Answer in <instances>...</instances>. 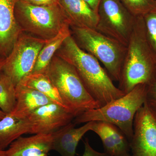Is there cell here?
I'll use <instances>...</instances> for the list:
<instances>
[{"mask_svg":"<svg viewBox=\"0 0 156 156\" xmlns=\"http://www.w3.org/2000/svg\"><path fill=\"white\" fill-rule=\"evenodd\" d=\"M71 35L70 26L69 24H66L56 36L47 40L45 45L40 51L31 74L46 73L53 56L65 40Z\"/></svg>","mask_w":156,"mask_h":156,"instance_id":"obj_18","label":"cell"},{"mask_svg":"<svg viewBox=\"0 0 156 156\" xmlns=\"http://www.w3.org/2000/svg\"><path fill=\"white\" fill-rule=\"evenodd\" d=\"M144 16L148 34L152 46L156 51V10L151 11Z\"/></svg>","mask_w":156,"mask_h":156,"instance_id":"obj_22","label":"cell"},{"mask_svg":"<svg viewBox=\"0 0 156 156\" xmlns=\"http://www.w3.org/2000/svg\"><path fill=\"white\" fill-rule=\"evenodd\" d=\"M85 151L82 156H110L106 153H100L92 148L89 143L88 138H86L84 141Z\"/></svg>","mask_w":156,"mask_h":156,"instance_id":"obj_23","label":"cell"},{"mask_svg":"<svg viewBox=\"0 0 156 156\" xmlns=\"http://www.w3.org/2000/svg\"><path fill=\"white\" fill-rule=\"evenodd\" d=\"M6 58H1L0 57V73L2 71L3 66L5 64Z\"/></svg>","mask_w":156,"mask_h":156,"instance_id":"obj_27","label":"cell"},{"mask_svg":"<svg viewBox=\"0 0 156 156\" xmlns=\"http://www.w3.org/2000/svg\"><path fill=\"white\" fill-rule=\"evenodd\" d=\"M93 122H89L76 128V124L71 122L58 129L52 134V150L61 156H76L78 144L87 132L92 130Z\"/></svg>","mask_w":156,"mask_h":156,"instance_id":"obj_13","label":"cell"},{"mask_svg":"<svg viewBox=\"0 0 156 156\" xmlns=\"http://www.w3.org/2000/svg\"><path fill=\"white\" fill-rule=\"evenodd\" d=\"M135 18H141L151 11L156 10L154 0H120Z\"/></svg>","mask_w":156,"mask_h":156,"instance_id":"obj_21","label":"cell"},{"mask_svg":"<svg viewBox=\"0 0 156 156\" xmlns=\"http://www.w3.org/2000/svg\"><path fill=\"white\" fill-rule=\"evenodd\" d=\"M16 104V86L5 74L0 73V110L6 115L11 114Z\"/></svg>","mask_w":156,"mask_h":156,"instance_id":"obj_20","label":"cell"},{"mask_svg":"<svg viewBox=\"0 0 156 156\" xmlns=\"http://www.w3.org/2000/svg\"><path fill=\"white\" fill-rule=\"evenodd\" d=\"M88 4L89 7L96 13L98 14V9L99 5L102 0H83Z\"/></svg>","mask_w":156,"mask_h":156,"instance_id":"obj_25","label":"cell"},{"mask_svg":"<svg viewBox=\"0 0 156 156\" xmlns=\"http://www.w3.org/2000/svg\"><path fill=\"white\" fill-rule=\"evenodd\" d=\"M55 55L76 69L87 90L100 107L125 95L115 86L99 62L81 49L71 35L65 40Z\"/></svg>","mask_w":156,"mask_h":156,"instance_id":"obj_1","label":"cell"},{"mask_svg":"<svg viewBox=\"0 0 156 156\" xmlns=\"http://www.w3.org/2000/svg\"><path fill=\"white\" fill-rule=\"evenodd\" d=\"M46 41L23 32L20 35L6 57L2 71L11 78L16 87L31 73Z\"/></svg>","mask_w":156,"mask_h":156,"instance_id":"obj_7","label":"cell"},{"mask_svg":"<svg viewBox=\"0 0 156 156\" xmlns=\"http://www.w3.org/2000/svg\"><path fill=\"white\" fill-rule=\"evenodd\" d=\"M19 83L35 89L49 98L53 102L66 108L58 90L50 80L47 74H30L23 78Z\"/></svg>","mask_w":156,"mask_h":156,"instance_id":"obj_19","label":"cell"},{"mask_svg":"<svg viewBox=\"0 0 156 156\" xmlns=\"http://www.w3.org/2000/svg\"><path fill=\"white\" fill-rule=\"evenodd\" d=\"M116 156H131L129 154V152L121 154L119 155Z\"/></svg>","mask_w":156,"mask_h":156,"instance_id":"obj_29","label":"cell"},{"mask_svg":"<svg viewBox=\"0 0 156 156\" xmlns=\"http://www.w3.org/2000/svg\"><path fill=\"white\" fill-rule=\"evenodd\" d=\"M155 2H156V0H155Z\"/></svg>","mask_w":156,"mask_h":156,"instance_id":"obj_31","label":"cell"},{"mask_svg":"<svg viewBox=\"0 0 156 156\" xmlns=\"http://www.w3.org/2000/svg\"><path fill=\"white\" fill-rule=\"evenodd\" d=\"M154 89H152V94H153V98H154L155 101H151L150 102V103H147V102H146L147 103V105H150V106H151V105H153L154 104H156V83L155 85H154Z\"/></svg>","mask_w":156,"mask_h":156,"instance_id":"obj_26","label":"cell"},{"mask_svg":"<svg viewBox=\"0 0 156 156\" xmlns=\"http://www.w3.org/2000/svg\"><path fill=\"white\" fill-rule=\"evenodd\" d=\"M70 27L96 29L99 16L83 0H58Z\"/></svg>","mask_w":156,"mask_h":156,"instance_id":"obj_15","label":"cell"},{"mask_svg":"<svg viewBox=\"0 0 156 156\" xmlns=\"http://www.w3.org/2000/svg\"><path fill=\"white\" fill-rule=\"evenodd\" d=\"M31 124L30 134H52L71 122L73 115L63 107L51 103L39 108L27 117Z\"/></svg>","mask_w":156,"mask_h":156,"instance_id":"obj_10","label":"cell"},{"mask_svg":"<svg viewBox=\"0 0 156 156\" xmlns=\"http://www.w3.org/2000/svg\"><path fill=\"white\" fill-rule=\"evenodd\" d=\"M31 124L27 117L6 115L0 120V150L5 151L13 141L24 134H30Z\"/></svg>","mask_w":156,"mask_h":156,"instance_id":"obj_17","label":"cell"},{"mask_svg":"<svg viewBox=\"0 0 156 156\" xmlns=\"http://www.w3.org/2000/svg\"><path fill=\"white\" fill-rule=\"evenodd\" d=\"M0 156H5V151L0 150Z\"/></svg>","mask_w":156,"mask_h":156,"instance_id":"obj_30","label":"cell"},{"mask_svg":"<svg viewBox=\"0 0 156 156\" xmlns=\"http://www.w3.org/2000/svg\"><path fill=\"white\" fill-rule=\"evenodd\" d=\"M17 0H0V57L6 58L23 32L17 23L14 9Z\"/></svg>","mask_w":156,"mask_h":156,"instance_id":"obj_11","label":"cell"},{"mask_svg":"<svg viewBox=\"0 0 156 156\" xmlns=\"http://www.w3.org/2000/svg\"><path fill=\"white\" fill-rule=\"evenodd\" d=\"M46 74L56 87L63 104L75 118L85 112L100 107L92 97L72 65L55 55Z\"/></svg>","mask_w":156,"mask_h":156,"instance_id":"obj_2","label":"cell"},{"mask_svg":"<svg viewBox=\"0 0 156 156\" xmlns=\"http://www.w3.org/2000/svg\"><path fill=\"white\" fill-rule=\"evenodd\" d=\"M139 33L138 19L127 46L121 71L119 88L125 94L140 84L150 80L152 73L151 58Z\"/></svg>","mask_w":156,"mask_h":156,"instance_id":"obj_6","label":"cell"},{"mask_svg":"<svg viewBox=\"0 0 156 156\" xmlns=\"http://www.w3.org/2000/svg\"><path fill=\"white\" fill-rule=\"evenodd\" d=\"M16 105L11 114L19 118H27L39 108L54 102L35 89L20 83L16 87Z\"/></svg>","mask_w":156,"mask_h":156,"instance_id":"obj_16","label":"cell"},{"mask_svg":"<svg viewBox=\"0 0 156 156\" xmlns=\"http://www.w3.org/2000/svg\"><path fill=\"white\" fill-rule=\"evenodd\" d=\"M70 30L78 46L101 62L112 80L119 82L127 47L96 29L70 27Z\"/></svg>","mask_w":156,"mask_h":156,"instance_id":"obj_4","label":"cell"},{"mask_svg":"<svg viewBox=\"0 0 156 156\" xmlns=\"http://www.w3.org/2000/svg\"><path fill=\"white\" fill-rule=\"evenodd\" d=\"M145 84H140L122 97L101 107L85 112L75 118L73 122L76 125L96 121L111 123L119 128L130 142L135 115L146 100Z\"/></svg>","mask_w":156,"mask_h":156,"instance_id":"obj_3","label":"cell"},{"mask_svg":"<svg viewBox=\"0 0 156 156\" xmlns=\"http://www.w3.org/2000/svg\"><path fill=\"white\" fill-rule=\"evenodd\" d=\"M32 5L39 6H48L58 4V0H23Z\"/></svg>","mask_w":156,"mask_h":156,"instance_id":"obj_24","label":"cell"},{"mask_svg":"<svg viewBox=\"0 0 156 156\" xmlns=\"http://www.w3.org/2000/svg\"><path fill=\"white\" fill-rule=\"evenodd\" d=\"M91 131L100 137L105 152L116 156L129 152L130 144L122 131L113 124L102 121L94 122Z\"/></svg>","mask_w":156,"mask_h":156,"instance_id":"obj_14","label":"cell"},{"mask_svg":"<svg viewBox=\"0 0 156 156\" xmlns=\"http://www.w3.org/2000/svg\"><path fill=\"white\" fill-rule=\"evenodd\" d=\"M130 144L133 156H156V111L146 102L135 115Z\"/></svg>","mask_w":156,"mask_h":156,"instance_id":"obj_9","label":"cell"},{"mask_svg":"<svg viewBox=\"0 0 156 156\" xmlns=\"http://www.w3.org/2000/svg\"><path fill=\"white\" fill-rule=\"evenodd\" d=\"M14 13L16 21L23 32L45 40L56 36L66 24L70 25L58 3L39 6L17 0Z\"/></svg>","mask_w":156,"mask_h":156,"instance_id":"obj_5","label":"cell"},{"mask_svg":"<svg viewBox=\"0 0 156 156\" xmlns=\"http://www.w3.org/2000/svg\"><path fill=\"white\" fill-rule=\"evenodd\" d=\"M6 115L5 114V113L3 112L2 110H0V120L2 119H3L5 116Z\"/></svg>","mask_w":156,"mask_h":156,"instance_id":"obj_28","label":"cell"},{"mask_svg":"<svg viewBox=\"0 0 156 156\" xmlns=\"http://www.w3.org/2000/svg\"><path fill=\"white\" fill-rule=\"evenodd\" d=\"M98 13L96 30L127 47L136 18L120 0H102Z\"/></svg>","mask_w":156,"mask_h":156,"instance_id":"obj_8","label":"cell"},{"mask_svg":"<svg viewBox=\"0 0 156 156\" xmlns=\"http://www.w3.org/2000/svg\"><path fill=\"white\" fill-rule=\"evenodd\" d=\"M52 134H34L20 136L5 150L6 156H48L52 150Z\"/></svg>","mask_w":156,"mask_h":156,"instance_id":"obj_12","label":"cell"}]
</instances>
